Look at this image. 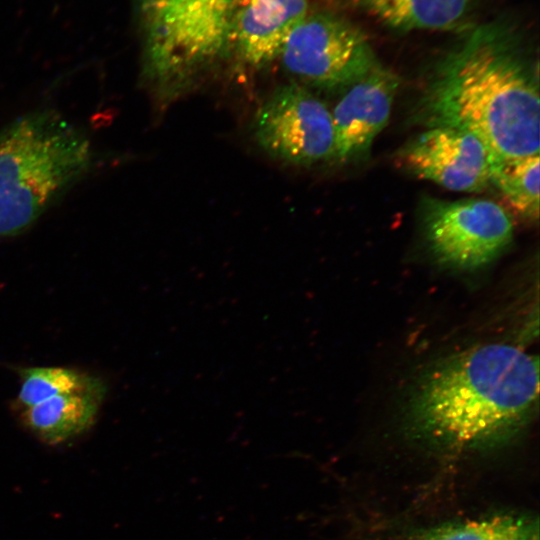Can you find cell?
<instances>
[{
  "label": "cell",
  "mask_w": 540,
  "mask_h": 540,
  "mask_svg": "<svg viewBox=\"0 0 540 540\" xmlns=\"http://www.w3.org/2000/svg\"><path fill=\"white\" fill-rule=\"evenodd\" d=\"M421 220L434 257L458 269H477L491 263L508 248L514 235L511 214L488 199L428 198L422 205Z\"/></svg>",
  "instance_id": "5"
},
{
  "label": "cell",
  "mask_w": 540,
  "mask_h": 540,
  "mask_svg": "<svg viewBox=\"0 0 540 540\" xmlns=\"http://www.w3.org/2000/svg\"><path fill=\"white\" fill-rule=\"evenodd\" d=\"M90 139L52 110L17 118L0 130V237L34 224L94 163Z\"/></svg>",
  "instance_id": "3"
},
{
  "label": "cell",
  "mask_w": 540,
  "mask_h": 540,
  "mask_svg": "<svg viewBox=\"0 0 540 540\" xmlns=\"http://www.w3.org/2000/svg\"><path fill=\"white\" fill-rule=\"evenodd\" d=\"M106 392L107 386L49 398L23 409V423L47 444L64 443L93 424Z\"/></svg>",
  "instance_id": "12"
},
{
  "label": "cell",
  "mask_w": 540,
  "mask_h": 540,
  "mask_svg": "<svg viewBox=\"0 0 540 540\" xmlns=\"http://www.w3.org/2000/svg\"><path fill=\"white\" fill-rule=\"evenodd\" d=\"M480 0H348L380 23L398 31L463 30Z\"/></svg>",
  "instance_id": "11"
},
{
  "label": "cell",
  "mask_w": 540,
  "mask_h": 540,
  "mask_svg": "<svg viewBox=\"0 0 540 540\" xmlns=\"http://www.w3.org/2000/svg\"><path fill=\"white\" fill-rule=\"evenodd\" d=\"M399 77L380 63L347 87L332 114L334 155L339 162L363 160L389 120Z\"/></svg>",
  "instance_id": "9"
},
{
  "label": "cell",
  "mask_w": 540,
  "mask_h": 540,
  "mask_svg": "<svg viewBox=\"0 0 540 540\" xmlns=\"http://www.w3.org/2000/svg\"><path fill=\"white\" fill-rule=\"evenodd\" d=\"M414 124L479 137L499 159L539 154L537 69L508 27L470 28L439 61L411 113Z\"/></svg>",
  "instance_id": "1"
},
{
  "label": "cell",
  "mask_w": 540,
  "mask_h": 540,
  "mask_svg": "<svg viewBox=\"0 0 540 540\" xmlns=\"http://www.w3.org/2000/svg\"><path fill=\"white\" fill-rule=\"evenodd\" d=\"M279 57L290 74L323 89L347 88L379 64L360 29L324 13L307 15L289 34Z\"/></svg>",
  "instance_id": "6"
},
{
  "label": "cell",
  "mask_w": 540,
  "mask_h": 540,
  "mask_svg": "<svg viewBox=\"0 0 540 540\" xmlns=\"http://www.w3.org/2000/svg\"><path fill=\"white\" fill-rule=\"evenodd\" d=\"M240 0H141L146 68L158 82L212 60L230 42Z\"/></svg>",
  "instance_id": "4"
},
{
  "label": "cell",
  "mask_w": 540,
  "mask_h": 540,
  "mask_svg": "<svg viewBox=\"0 0 540 540\" xmlns=\"http://www.w3.org/2000/svg\"><path fill=\"white\" fill-rule=\"evenodd\" d=\"M307 0H240L234 12L230 42L252 66L279 57L292 30L307 16Z\"/></svg>",
  "instance_id": "10"
},
{
  "label": "cell",
  "mask_w": 540,
  "mask_h": 540,
  "mask_svg": "<svg viewBox=\"0 0 540 540\" xmlns=\"http://www.w3.org/2000/svg\"><path fill=\"white\" fill-rule=\"evenodd\" d=\"M253 133L267 154L286 163L308 166L334 155L330 110L295 83L280 87L259 107Z\"/></svg>",
  "instance_id": "7"
},
{
  "label": "cell",
  "mask_w": 540,
  "mask_h": 540,
  "mask_svg": "<svg viewBox=\"0 0 540 540\" xmlns=\"http://www.w3.org/2000/svg\"><path fill=\"white\" fill-rule=\"evenodd\" d=\"M538 525L509 515L440 524L407 533L397 540H538Z\"/></svg>",
  "instance_id": "13"
},
{
  "label": "cell",
  "mask_w": 540,
  "mask_h": 540,
  "mask_svg": "<svg viewBox=\"0 0 540 540\" xmlns=\"http://www.w3.org/2000/svg\"><path fill=\"white\" fill-rule=\"evenodd\" d=\"M18 374L21 380L17 403L23 409L58 395L106 386L94 375L64 367H22Z\"/></svg>",
  "instance_id": "15"
},
{
  "label": "cell",
  "mask_w": 540,
  "mask_h": 540,
  "mask_svg": "<svg viewBox=\"0 0 540 540\" xmlns=\"http://www.w3.org/2000/svg\"><path fill=\"white\" fill-rule=\"evenodd\" d=\"M538 359L505 343L454 354L432 367L408 404L410 427L449 448L493 444L522 428L535 412Z\"/></svg>",
  "instance_id": "2"
},
{
  "label": "cell",
  "mask_w": 540,
  "mask_h": 540,
  "mask_svg": "<svg viewBox=\"0 0 540 540\" xmlns=\"http://www.w3.org/2000/svg\"><path fill=\"white\" fill-rule=\"evenodd\" d=\"M539 154L498 159L492 169L495 186L509 207L527 220L539 218Z\"/></svg>",
  "instance_id": "14"
},
{
  "label": "cell",
  "mask_w": 540,
  "mask_h": 540,
  "mask_svg": "<svg viewBox=\"0 0 540 540\" xmlns=\"http://www.w3.org/2000/svg\"><path fill=\"white\" fill-rule=\"evenodd\" d=\"M398 157L414 176L467 193L491 185L492 169L499 159L475 134L449 126L426 128L400 150Z\"/></svg>",
  "instance_id": "8"
}]
</instances>
